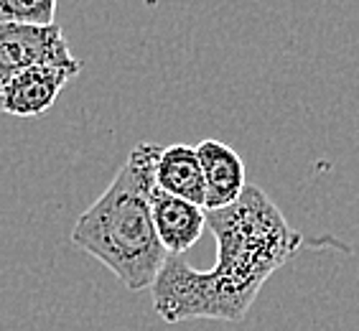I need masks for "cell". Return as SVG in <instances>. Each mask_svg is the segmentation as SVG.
Segmentation results:
<instances>
[{
	"label": "cell",
	"mask_w": 359,
	"mask_h": 331,
	"mask_svg": "<svg viewBox=\"0 0 359 331\" xmlns=\"http://www.w3.org/2000/svg\"><path fill=\"white\" fill-rule=\"evenodd\" d=\"M82 72V62H48L15 74L0 92V110L15 118H39L51 110L59 92Z\"/></svg>",
	"instance_id": "cell-5"
},
{
	"label": "cell",
	"mask_w": 359,
	"mask_h": 331,
	"mask_svg": "<svg viewBox=\"0 0 359 331\" xmlns=\"http://www.w3.org/2000/svg\"><path fill=\"white\" fill-rule=\"evenodd\" d=\"M207 227L217 240L215 270L252 301L265 281L278 268H283L301 245L341 248L337 240L309 242L285 222L263 189L250 184L232 207L207 212Z\"/></svg>",
	"instance_id": "cell-2"
},
{
	"label": "cell",
	"mask_w": 359,
	"mask_h": 331,
	"mask_svg": "<svg viewBox=\"0 0 359 331\" xmlns=\"http://www.w3.org/2000/svg\"><path fill=\"white\" fill-rule=\"evenodd\" d=\"M151 212L158 240L168 255H187V250L194 248L207 229V209L161 191L158 187L151 189Z\"/></svg>",
	"instance_id": "cell-6"
},
{
	"label": "cell",
	"mask_w": 359,
	"mask_h": 331,
	"mask_svg": "<svg viewBox=\"0 0 359 331\" xmlns=\"http://www.w3.org/2000/svg\"><path fill=\"white\" fill-rule=\"evenodd\" d=\"M156 187L196 207L207 201V184L194 145H163L156 161Z\"/></svg>",
	"instance_id": "cell-8"
},
{
	"label": "cell",
	"mask_w": 359,
	"mask_h": 331,
	"mask_svg": "<svg viewBox=\"0 0 359 331\" xmlns=\"http://www.w3.org/2000/svg\"><path fill=\"white\" fill-rule=\"evenodd\" d=\"M161 148L156 143L135 145L110 187L79 214L72 229L76 248L102 262L128 290L151 288L168 260L151 212Z\"/></svg>",
	"instance_id": "cell-1"
},
{
	"label": "cell",
	"mask_w": 359,
	"mask_h": 331,
	"mask_svg": "<svg viewBox=\"0 0 359 331\" xmlns=\"http://www.w3.org/2000/svg\"><path fill=\"white\" fill-rule=\"evenodd\" d=\"M196 156H199L201 171H204V184H207L204 209L217 212V209L232 207L248 187L242 156L235 148L215 138L201 140L196 145Z\"/></svg>",
	"instance_id": "cell-7"
},
{
	"label": "cell",
	"mask_w": 359,
	"mask_h": 331,
	"mask_svg": "<svg viewBox=\"0 0 359 331\" xmlns=\"http://www.w3.org/2000/svg\"><path fill=\"white\" fill-rule=\"evenodd\" d=\"M56 0H0V21L23 26H51Z\"/></svg>",
	"instance_id": "cell-9"
},
{
	"label": "cell",
	"mask_w": 359,
	"mask_h": 331,
	"mask_svg": "<svg viewBox=\"0 0 359 331\" xmlns=\"http://www.w3.org/2000/svg\"><path fill=\"white\" fill-rule=\"evenodd\" d=\"M74 56L59 23L23 26L0 21V92L15 74L48 62H72Z\"/></svg>",
	"instance_id": "cell-4"
},
{
	"label": "cell",
	"mask_w": 359,
	"mask_h": 331,
	"mask_svg": "<svg viewBox=\"0 0 359 331\" xmlns=\"http://www.w3.org/2000/svg\"><path fill=\"white\" fill-rule=\"evenodd\" d=\"M151 290L153 309L166 324L189 318L242 321L252 306V298L237 290L215 268L194 270L184 255H168Z\"/></svg>",
	"instance_id": "cell-3"
}]
</instances>
